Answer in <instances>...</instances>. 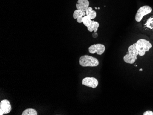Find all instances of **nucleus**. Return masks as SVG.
I'll list each match as a JSON object with an SVG mask.
<instances>
[{"label": "nucleus", "mask_w": 153, "mask_h": 115, "mask_svg": "<svg viewBox=\"0 0 153 115\" xmlns=\"http://www.w3.org/2000/svg\"><path fill=\"white\" fill-rule=\"evenodd\" d=\"M139 52L136 48V43L131 45L128 48V52L124 56V61L129 64H134L137 59Z\"/></svg>", "instance_id": "f257e3e1"}, {"label": "nucleus", "mask_w": 153, "mask_h": 115, "mask_svg": "<svg viewBox=\"0 0 153 115\" xmlns=\"http://www.w3.org/2000/svg\"><path fill=\"white\" fill-rule=\"evenodd\" d=\"M83 16H81V17H79L78 19H76L77 22L79 23H82V19H83Z\"/></svg>", "instance_id": "dca6fc26"}, {"label": "nucleus", "mask_w": 153, "mask_h": 115, "mask_svg": "<svg viewBox=\"0 0 153 115\" xmlns=\"http://www.w3.org/2000/svg\"><path fill=\"white\" fill-rule=\"evenodd\" d=\"M92 36L94 38H96L98 36V34L97 32H94L93 33Z\"/></svg>", "instance_id": "f3484780"}, {"label": "nucleus", "mask_w": 153, "mask_h": 115, "mask_svg": "<svg viewBox=\"0 0 153 115\" xmlns=\"http://www.w3.org/2000/svg\"><path fill=\"white\" fill-rule=\"evenodd\" d=\"M89 6V2L88 0H78L76 4V7L77 9L83 12H86Z\"/></svg>", "instance_id": "6e6552de"}, {"label": "nucleus", "mask_w": 153, "mask_h": 115, "mask_svg": "<svg viewBox=\"0 0 153 115\" xmlns=\"http://www.w3.org/2000/svg\"><path fill=\"white\" fill-rule=\"evenodd\" d=\"M152 47V44L146 39H140L136 43V48L139 52L140 56H143L146 52H147Z\"/></svg>", "instance_id": "f03ea898"}, {"label": "nucleus", "mask_w": 153, "mask_h": 115, "mask_svg": "<svg viewBox=\"0 0 153 115\" xmlns=\"http://www.w3.org/2000/svg\"><path fill=\"white\" fill-rule=\"evenodd\" d=\"M38 113L36 111L32 108H28L24 111L22 115H37Z\"/></svg>", "instance_id": "9b49d317"}, {"label": "nucleus", "mask_w": 153, "mask_h": 115, "mask_svg": "<svg viewBox=\"0 0 153 115\" xmlns=\"http://www.w3.org/2000/svg\"><path fill=\"white\" fill-rule=\"evenodd\" d=\"M105 50V46L101 44H94L89 46L88 48V51L89 53L92 54L96 53L98 55H102Z\"/></svg>", "instance_id": "39448f33"}, {"label": "nucleus", "mask_w": 153, "mask_h": 115, "mask_svg": "<svg viewBox=\"0 0 153 115\" xmlns=\"http://www.w3.org/2000/svg\"><path fill=\"white\" fill-rule=\"evenodd\" d=\"M82 85L94 89L98 85L99 82L96 78L94 77H86L82 79Z\"/></svg>", "instance_id": "0eeeda50"}, {"label": "nucleus", "mask_w": 153, "mask_h": 115, "mask_svg": "<svg viewBox=\"0 0 153 115\" xmlns=\"http://www.w3.org/2000/svg\"><path fill=\"white\" fill-rule=\"evenodd\" d=\"M147 27L149 29H153V18L149 19L146 24Z\"/></svg>", "instance_id": "4468645a"}, {"label": "nucleus", "mask_w": 153, "mask_h": 115, "mask_svg": "<svg viewBox=\"0 0 153 115\" xmlns=\"http://www.w3.org/2000/svg\"><path fill=\"white\" fill-rule=\"evenodd\" d=\"M92 22V21L91 20V19H90L88 16L86 15V16L83 17L82 23L87 27L89 26L91 24Z\"/></svg>", "instance_id": "ddd939ff"}, {"label": "nucleus", "mask_w": 153, "mask_h": 115, "mask_svg": "<svg viewBox=\"0 0 153 115\" xmlns=\"http://www.w3.org/2000/svg\"><path fill=\"white\" fill-rule=\"evenodd\" d=\"M80 65L83 67H97L99 64L97 58L88 55H84L80 57L79 61Z\"/></svg>", "instance_id": "7ed1b4c3"}, {"label": "nucleus", "mask_w": 153, "mask_h": 115, "mask_svg": "<svg viewBox=\"0 0 153 115\" xmlns=\"http://www.w3.org/2000/svg\"><path fill=\"white\" fill-rule=\"evenodd\" d=\"M86 15V12H83L81 10H79V9H76L74 12V14H73V18L74 19H76L81 16L84 17Z\"/></svg>", "instance_id": "f8f14e48"}, {"label": "nucleus", "mask_w": 153, "mask_h": 115, "mask_svg": "<svg viewBox=\"0 0 153 115\" xmlns=\"http://www.w3.org/2000/svg\"><path fill=\"white\" fill-rule=\"evenodd\" d=\"M99 25L98 22H97V21H92L91 24L88 27V30L90 32H92V31L97 32Z\"/></svg>", "instance_id": "1a4fd4ad"}, {"label": "nucleus", "mask_w": 153, "mask_h": 115, "mask_svg": "<svg viewBox=\"0 0 153 115\" xmlns=\"http://www.w3.org/2000/svg\"><path fill=\"white\" fill-rule=\"evenodd\" d=\"M12 110V106L10 101L7 99H3L0 103V115L8 114Z\"/></svg>", "instance_id": "423d86ee"}, {"label": "nucleus", "mask_w": 153, "mask_h": 115, "mask_svg": "<svg viewBox=\"0 0 153 115\" xmlns=\"http://www.w3.org/2000/svg\"><path fill=\"white\" fill-rule=\"evenodd\" d=\"M152 8L149 6H143L140 7L136 14V21L140 22L141 21L143 17L145 15L149 14L152 12Z\"/></svg>", "instance_id": "20e7f679"}, {"label": "nucleus", "mask_w": 153, "mask_h": 115, "mask_svg": "<svg viewBox=\"0 0 153 115\" xmlns=\"http://www.w3.org/2000/svg\"><path fill=\"white\" fill-rule=\"evenodd\" d=\"M140 71H143V69H142V68H141V69H140Z\"/></svg>", "instance_id": "a211bd4d"}, {"label": "nucleus", "mask_w": 153, "mask_h": 115, "mask_svg": "<svg viewBox=\"0 0 153 115\" xmlns=\"http://www.w3.org/2000/svg\"><path fill=\"white\" fill-rule=\"evenodd\" d=\"M143 115H153V111H145L143 114Z\"/></svg>", "instance_id": "2eb2a0df"}, {"label": "nucleus", "mask_w": 153, "mask_h": 115, "mask_svg": "<svg viewBox=\"0 0 153 115\" xmlns=\"http://www.w3.org/2000/svg\"><path fill=\"white\" fill-rule=\"evenodd\" d=\"M86 14L87 16H88L91 19H95L96 17V12L93 10L91 7H88L86 11Z\"/></svg>", "instance_id": "9d476101"}]
</instances>
